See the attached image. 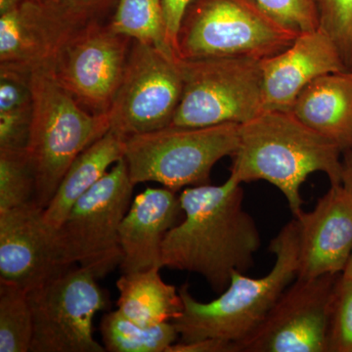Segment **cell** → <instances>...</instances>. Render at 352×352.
<instances>
[{
  "mask_svg": "<svg viewBox=\"0 0 352 352\" xmlns=\"http://www.w3.org/2000/svg\"><path fill=\"white\" fill-rule=\"evenodd\" d=\"M298 227V279L339 274L352 252V191L331 185L310 212L296 217Z\"/></svg>",
  "mask_w": 352,
  "mask_h": 352,
  "instance_id": "obj_14",
  "label": "cell"
},
{
  "mask_svg": "<svg viewBox=\"0 0 352 352\" xmlns=\"http://www.w3.org/2000/svg\"><path fill=\"white\" fill-rule=\"evenodd\" d=\"M43 210L31 203L0 212V282L30 291L72 267Z\"/></svg>",
  "mask_w": 352,
  "mask_h": 352,
  "instance_id": "obj_13",
  "label": "cell"
},
{
  "mask_svg": "<svg viewBox=\"0 0 352 352\" xmlns=\"http://www.w3.org/2000/svg\"><path fill=\"white\" fill-rule=\"evenodd\" d=\"M239 127L170 126L126 138L124 160L132 184L156 182L175 192L210 184L214 164L235 154Z\"/></svg>",
  "mask_w": 352,
  "mask_h": 352,
  "instance_id": "obj_6",
  "label": "cell"
},
{
  "mask_svg": "<svg viewBox=\"0 0 352 352\" xmlns=\"http://www.w3.org/2000/svg\"><path fill=\"white\" fill-rule=\"evenodd\" d=\"M160 267L122 273L117 281L118 310L138 325L151 327L173 322L183 311L179 289L166 283Z\"/></svg>",
  "mask_w": 352,
  "mask_h": 352,
  "instance_id": "obj_20",
  "label": "cell"
},
{
  "mask_svg": "<svg viewBox=\"0 0 352 352\" xmlns=\"http://www.w3.org/2000/svg\"><path fill=\"white\" fill-rule=\"evenodd\" d=\"M182 89L179 60L132 41L126 73L108 113L111 131L129 138L170 126Z\"/></svg>",
  "mask_w": 352,
  "mask_h": 352,
  "instance_id": "obj_10",
  "label": "cell"
},
{
  "mask_svg": "<svg viewBox=\"0 0 352 352\" xmlns=\"http://www.w3.org/2000/svg\"><path fill=\"white\" fill-rule=\"evenodd\" d=\"M183 215L179 196L166 188H147L132 200L120 227L122 273L162 268L166 233Z\"/></svg>",
  "mask_w": 352,
  "mask_h": 352,
  "instance_id": "obj_17",
  "label": "cell"
},
{
  "mask_svg": "<svg viewBox=\"0 0 352 352\" xmlns=\"http://www.w3.org/2000/svg\"><path fill=\"white\" fill-rule=\"evenodd\" d=\"M270 15L300 32L319 28L315 0H256Z\"/></svg>",
  "mask_w": 352,
  "mask_h": 352,
  "instance_id": "obj_28",
  "label": "cell"
},
{
  "mask_svg": "<svg viewBox=\"0 0 352 352\" xmlns=\"http://www.w3.org/2000/svg\"><path fill=\"white\" fill-rule=\"evenodd\" d=\"M242 184L231 173L221 185L183 190V219L164 237L162 268L201 275L217 294L228 287L235 271L251 270L261 234L245 210Z\"/></svg>",
  "mask_w": 352,
  "mask_h": 352,
  "instance_id": "obj_1",
  "label": "cell"
},
{
  "mask_svg": "<svg viewBox=\"0 0 352 352\" xmlns=\"http://www.w3.org/2000/svg\"><path fill=\"white\" fill-rule=\"evenodd\" d=\"M32 120L28 155L36 177L34 203L45 208L69 166L111 129L109 113H90L64 89L51 69L31 74Z\"/></svg>",
  "mask_w": 352,
  "mask_h": 352,
  "instance_id": "obj_4",
  "label": "cell"
},
{
  "mask_svg": "<svg viewBox=\"0 0 352 352\" xmlns=\"http://www.w3.org/2000/svg\"><path fill=\"white\" fill-rule=\"evenodd\" d=\"M48 0H0V14L11 10L25 2H46Z\"/></svg>",
  "mask_w": 352,
  "mask_h": 352,
  "instance_id": "obj_34",
  "label": "cell"
},
{
  "mask_svg": "<svg viewBox=\"0 0 352 352\" xmlns=\"http://www.w3.org/2000/svg\"><path fill=\"white\" fill-rule=\"evenodd\" d=\"M342 155L339 146L292 111L263 110L240 124L231 173L242 183L274 185L296 217L302 212L300 188L308 176L323 173L331 185L342 184Z\"/></svg>",
  "mask_w": 352,
  "mask_h": 352,
  "instance_id": "obj_2",
  "label": "cell"
},
{
  "mask_svg": "<svg viewBox=\"0 0 352 352\" xmlns=\"http://www.w3.org/2000/svg\"><path fill=\"white\" fill-rule=\"evenodd\" d=\"M36 177L27 150H0V212L34 203Z\"/></svg>",
  "mask_w": 352,
  "mask_h": 352,
  "instance_id": "obj_24",
  "label": "cell"
},
{
  "mask_svg": "<svg viewBox=\"0 0 352 352\" xmlns=\"http://www.w3.org/2000/svg\"><path fill=\"white\" fill-rule=\"evenodd\" d=\"M261 71L263 110L291 111L298 95L316 78L347 69L336 44L318 28L300 32L288 48L261 60Z\"/></svg>",
  "mask_w": 352,
  "mask_h": 352,
  "instance_id": "obj_15",
  "label": "cell"
},
{
  "mask_svg": "<svg viewBox=\"0 0 352 352\" xmlns=\"http://www.w3.org/2000/svg\"><path fill=\"white\" fill-rule=\"evenodd\" d=\"M300 31L264 10L256 0H192L177 36L182 61L274 56Z\"/></svg>",
  "mask_w": 352,
  "mask_h": 352,
  "instance_id": "obj_5",
  "label": "cell"
},
{
  "mask_svg": "<svg viewBox=\"0 0 352 352\" xmlns=\"http://www.w3.org/2000/svg\"><path fill=\"white\" fill-rule=\"evenodd\" d=\"M115 0H48V6L65 29L74 34L94 22H100L101 16Z\"/></svg>",
  "mask_w": 352,
  "mask_h": 352,
  "instance_id": "obj_27",
  "label": "cell"
},
{
  "mask_svg": "<svg viewBox=\"0 0 352 352\" xmlns=\"http://www.w3.org/2000/svg\"><path fill=\"white\" fill-rule=\"evenodd\" d=\"M166 352H239L235 342L219 339H203L194 342H176Z\"/></svg>",
  "mask_w": 352,
  "mask_h": 352,
  "instance_id": "obj_32",
  "label": "cell"
},
{
  "mask_svg": "<svg viewBox=\"0 0 352 352\" xmlns=\"http://www.w3.org/2000/svg\"><path fill=\"white\" fill-rule=\"evenodd\" d=\"M291 111L344 153L352 145V72L316 78L298 95Z\"/></svg>",
  "mask_w": 352,
  "mask_h": 352,
  "instance_id": "obj_18",
  "label": "cell"
},
{
  "mask_svg": "<svg viewBox=\"0 0 352 352\" xmlns=\"http://www.w3.org/2000/svg\"><path fill=\"white\" fill-rule=\"evenodd\" d=\"M342 183L352 191V145L342 155Z\"/></svg>",
  "mask_w": 352,
  "mask_h": 352,
  "instance_id": "obj_33",
  "label": "cell"
},
{
  "mask_svg": "<svg viewBox=\"0 0 352 352\" xmlns=\"http://www.w3.org/2000/svg\"><path fill=\"white\" fill-rule=\"evenodd\" d=\"M126 141V138L110 129L78 155L44 208L43 219L48 226L59 228L74 204L101 180L111 166L124 159Z\"/></svg>",
  "mask_w": 352,
  "mask_h": 352,
  "instance_id": "obj_19",
  "label": "cell"
},
{
  "mask_svg": "<svg viewBox=\"0 0 352 352\" xmlns=\"http://www.w3.org/2000/svg\"><path fill=\"white\" fill-rule=\"evenodd\" d=\"M340 275L296 278L239 352H328L333 293Z\"/></svg>",
  "mask_w": 352,
  "mask_h": 352,
  "instance_id": "obj_12",
  "label": "cell"
},
{
  "mask_svg": "<svg viewBox=\"0 0 352 352\" xmlns=\"http://www.w3.org/2000/svg\"><path fill=\"white\" fill-rule=\"evenodd\" d=\"M191 2L192 0H163L166 41L176 58H177L176 47H177L178 32H179L185 12Z\"/></svg>",
  "mask_w": 352,
  "mask_h": 352,
  "instance_id": "obj_31",
  "label": "cell"
},
{
  "mask_svg": "<svg viewBox=\"0 0 352 352\" xmlns=\"http://www.w3.org/2000/svg\"><path fill=\"white\" fill-rule=\"evenodd\" d=\"M342 275L344 278H351V279H352V252L351 258L349 259V263H347L344 270L342 271Z\"/></svg>",
  "mask_w": 352,
  "mask_h": 352,
  "instance_id": "obj_35",
  "label": "cell"
},
{
  "mask_svg": "<svg viewBox=\"0 0 352 352\" xmlns=\"http://www.w3.org/2000/svg\"><path fill=\"white\" fill-rule=\"evenodd\" d=\"M46 2H25L0 14V66L32 74L51 69L72 36Z\"/></svg>",
  "mask_w": 352,
  "mask_h": 352,
  "instance_id": "obj_16",
  "label": "cell"
},
{
  "mask_svg": "<svg viewBox=\"0 0 352 352\" xmlns=\"http://www.w3.org/2000/svg\"><path fill=\"white\" fill-rule=\"evenodd\" d=\"M351 71L352 72V69H351Z\"/></svg>",
  "mask_w": 352,
  "mask_h": 352,
  "instance_id": "obj_36",
  "label": "cell"
},
{
  "mask_svg": "<svg viewBox=\"0 0 352 352\" xmlns=\"http://www.w3.org/2000/svg\"><path fill=\"white\" fill-rule=\"evenodd\" d=\"M328 352H352V279L342 275L333 293Z\"/></svg>",
  "mask_w": 352,
  "mask_h": 352,
  "instance_id": "obj_26",
  "label": "cell"
},
{
  "mask_svg": "<svg viewBox=\"0 0 352 352\" xmlns=\"http://www.w3.org/2000/svg\"><path fill=\"white\" fill-rule=\"evenodd\" d=\"M133 187L124 157L74 204L56 229L69 265L82 266L97 279L120 266V227L131 208Z\"/></svg>",
  "mask_w": 352,
  "mask_h": 352,
  "instance_id": "obj_8",
  "label": "cell"
},
{
  "mask_svg": "<svg viewBox=\"0 0 352 352\" xmlns=\"http://www.w3.org/2000/svg\"><path fill=\"white\" fill-rule=\"evenodd\" d=\"M132 41L109 24L91 23L65 41L51 72L88 112L108 113L126 73Z\"/></svg>",
  "mask_w": 352,
  "mask_h": 352,
  "instance_id": "obj_11",
  "label": "cell"
},
{
  "mask_svg": "<svg viewBox=\"0 0 352 352\" xmlns=\"http://www.w3.org/2000/svg\"><path fill=\"white\" fill-rule=\"evenodd\" d=\"M183 89L170 126L242 124L263 112L261 61L250 58L182 61Z\"/></svg>",
  "mask_w": 352,
  "mask_h": 352,
  "instance_id": "obj_7",
  "label": "cell"
},
{
  "mask_svg": "<svg viewBox=\"0 0 352 352\" xmlns=\"http://www.w3.org/2000/svg\"><path fill=\"white\" fill-rule=\"evenodd\" d=\"M319 28L337 46L347 71L352 69V0H315Z\"/></svg>",
  "mask_w": 352,
  "mask_h": 352,
  "instance_id": "obj_25",
  "label": "cell"
},
{
  "mask_svg": "<svg viewBox=\"0 0 352 352\" xmlns=\"http://www.w3.org/2000/svg\"><path fill=\"white\" fill-rule=\"evenodd\" d=\"M32 109L31 74L0 66V113Z\"/></svg>",
  "mask_w": 352,
  "mask_h": 352,
  "instance_id": "obj_29",
  "label": "cell"
},
{
  "mask_svg": "<svg viewBox=\"0 0 352 352\" xmlns=\"http://www.w3.org/2000/svg\"><path fill=\"white\" fill-rule=\"evenodd\" d=\"M32 109L0 113V150H27L31 135Z\"/></svg>",
  "mask_w": 352,
  "mask_h": 352,
  "instance_id": "obj_30",
  "label": "cell"
},
{
  "mask_svg": "<svg viewBox=\"0 0 352 352\" xmlns=\"http://www.w3.org/2000/svg\"><path fill=\"white\" fill-rule=\"evenodd\" d=\"M94 273L74 265L28 291L34 320L32 352H104L94 337L95 315L108 307Z\"/></svg>",
  "mask_w": 352,
  "mask_h": 352,
  "instance_id": "obj_9",
  "label": "cell"
},
{
  "mask_svg": "<svg viewBox=\"0 0 352 352\" xmlns=\"http://www.w3.org/2000/svg\"><path fill=\"white\" fill-rule=\"evenodd\" d=\"M270 250L275 263L267 274L252 278L235 271L228 287L212 302H199L190 294L188 285H182L183 311L173 321L179 342L219 339L238 346L261 325L298 276L300 244L296 219L285 224L271 241Z\"/></svg>",
  "mask_w": 352,
  "mask_h": 352,
  "instance_id": "obj_3",
  "label": "cell"
},
{
  "mask_svg": "<svg viewBox=\"0 0 352 352\" xmlns=\"http://www.w3.org/2000/svg\"><path fill=\"white\" fill-rule=\"evenodd\" d=\"M103 346L110 352H166L179 340L173 322L145 327L119 310L104 315L100 323Z\"/></svg>",
  "mask_w": 352,
  "mask_h": 352,
  "instance_id": "obj_21",
  "label": "cell"
},
{
  "mask_svg": "<svg viewBox=\"0 0 352 352\" xmlns=\"http://www.w3.org/2000/svg\"><path fill=\"white\" fill-rule=\"evenodd\" d=\"M112 31L176 58L166 41L163 0H117Z\"/></svg>",
  "mask_w": 352,
  "mask_h": 352,
  "instance_id": "obj_22",
  "label": "cell"
},
{
  "mask_svg": "<svg viewBox=\"0 0 352 352\" xmlns=\"http://www.w3.org/2000/svg\"><path fill=\"white\" fill-rule=\"evenodd\" d=\"M34 320L28 289L0 282V351H31Z\"/></svg>",
  "mask_w": 352,
  "mask_h": 352,
  "instance_id": "obj_23",
  "label": "cell"
}]
</instances>
